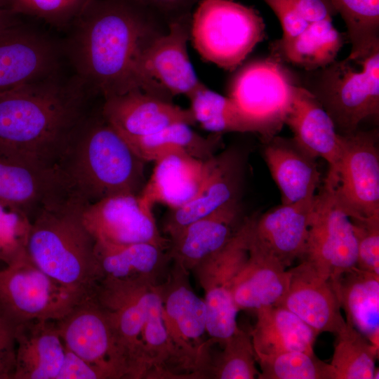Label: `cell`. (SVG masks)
I'll return each mask as SVG.
<instances>
[{
    "mask_svg": "<svg viewBox=\"0 0 379 379\" xmlns=\"http://www.w3.org/2000/svg\"><path fill=\"white\" fill-rule=\"evenodd\" d=\"M168 23L135 0H93L62 39L65 61L96 95L105 99L140 91L172 101L145 74L142 60Z\"/></svg>",
    "mask_w": 379,
    "mask_h": 379,
    "instance_id": "1",
    "label": "cell"
},
{
    "mask_svg": "<svg viewBox=\"0 0 379 379\" xmlns=\"http://www.w3.org/2000/svg\"><path fill=\"white\" fill-rule=\"evenodd\" d=\"M0 94V155L57 168L82 123L102 100L69 67Z\"/></svg>",
    "mask_w": 379,
    "mask_h": 379,
    "instance_id": "2",
    "label": "cell"
},
{
    "mask_svg": "<svg viewBox=\"0 0 379 379\" xmlns=\"http://www.w3.org/2000/svg\"><path fill=\"white\" fill-rule=\"evenodd\" d=\"M102 100L81 125L57 166L74 200L84 206L124 194H139L145 162L102 113Z\"/></svg>",
    "mask_w": 379,
    "mask_h": 379,
    "instance_id": "3",
    "label": "cell"
},
{
    "mask_svg": "<svg viewBox=\"0 0 379 379\" xmlns=\"http://www.w3.org/2000/svg\"><path fill=\"white\" fill-rule=\"evenodd\" d=\"M84 207L69 203L41 211L32 221L27 251L47 275L87 294L102 274L94 253L95 240L81 219Z\"/></svg>",
    "mask_w": 379,
    "mask_h": 379,
    "instance_id": "4",
    "label": "cell"
},
{
    "mask_svg": "<svg viewBox=\"0 0 379 379\" xmlns=\"http://www.w3.org/2000/svg\"><path fill=\"white\" fill-rule=\"evenodd\" d=\"M294 74L297 85L312 94L329 115L338 133H352L364 120L378 117L379 46L359 58L347 56Z\"/></svg>",
    "mask_w": 379,
    "mask_h": 379,
    "instance_id": "5",
    "label": "cell"
},
{
    "mask_svg": "<svg viewBox=\"0 0 379 379\" xmlns=\"http://www.w3.org/2000/svg\"><path fill=\"white\" fill-rule=\"evenodd\" d=\"M259 13L233 0H199L192 15L190 38L206 61L236 69L265 36Z\"/></svg>",
    "mask_w": 379,
    "mask_h": 379,
    "instance_id": "6",
    "label": "cell"
},
{
    "mask_svg": "<svg viewBox=\"0 0 379 379\" xmlns=\"http://www.w3.org/2000/svg\"><path fill=\"white\" fill-rule=\"evenodd\" d=\"M85 295L47 275L29 255L0 270V310L15 324L58 321Z\"/></svg>",
    "mask_w": 379,
    "mask_h": 379,
    "instance_id": "7",
    "label": "cell"
},
{
    "mask_svg": "<svg viewBox=\"0 0 379 379\" xmlns=\"http://www.w3.org/2000/svg\"><path fill=\"white\" fill-rule=\"evenodd\" d=\"M378 141L375 129L340 135L336 169L324 180L350 218L379 216Z\"/></svg>",
    "mask_w": 379,
    "mask_h": 379,
    "instance_id": "8",
    "label": "cell"
},
{
    "mask_svg": "<svg viewBox=\"0 0 379 379\" xmlns=\"http://www.w3.org/2000/svg\"><path fill=\"white\" fill-rule=\"evenodd\" d=\"M171 264L159 285L164 320L190 370L196 378H202L213 344L206 330V303L191 286L190 272L177 262Z\"/></svg>",
    "mask_w": 379,
    "mask_h": 379,
    "instance_id": "9",
    "label": "cell"
},
{
    "mask_svg": "<svg viewBox=\"0 0 379 379\" xmlns=\"http://www.w3.org/2000/svg\"><path fill=\"white\" fill-rule=\"evenodd\" d=\"M277 55L251 61L230 81L228 97L271 137L284 124L296 84L294 73Z\"/></svg>",
    "mask_w": 379,
    "mask_h": 379,
    "instance_id": "10",
    "label": "cell"
},
{
    "mask_svg": "<svg viewBox=\"0 0 379 379\" xmlns=\"http://www.w3.org/2000/svg\"><path fill=\"white\" fill-rule=\"evenodd\" d=\"M251 217H245L230 242L205 258L192 270L203 289L206 306V330L209 339L221 343L239 328V312L232 288L234 279L248 255Z\"/></svg>",
    "mask_w": 379,
    "mask_h": 379,
    "instance_id": "11",
    "label": "cell"
},
{
    "mask_svg": "<svg viewBox=\"0 0 379 379\" xmlns=\"http://www.w3.org/2000/svg\"><path fill=\"white\" fill-rule=\"evenodd\" d=\"M91 292L55 321L58 333L66 348L100 369L106 379H132L128 360Z\"/></svg>",
    "mask_w": 379,
    "mask_h": 379,
    "instance_id": "12",
    "label": "cell"
},
{
    "mask_svg": "<svg viewBox=\"0 0 379 379\" xmlns=\"http://www.w3.org/2000/svg\"><path fill=\"white\" fill-rule=\"evenodd\" d=\"M67 65L62 39L20 21L0 32V94L47 77Z\"/></svg>",
    "mask_w": 379,
    "mask_h": 379,
    "instance_id": "13",
    "label": "cell"
},
{
    "mask_svg": "<svg viewBox=\"0 0 379 379\" xmlns=\"http://www.w3.org/2000/svg\"><path fill=\"white\" fill-rule=\"evenodd\" d=\"M302 260L327 278L357 263V242L349 215L323 183L316 193Z\"/></svg>",
    "mask_w": 379,
    "mask_h": 379,
    "instance_id": "14",
    "label": "cell"
},
{
    "mask_svg": "<svg viewBox=\"0 0 379 379\" xmlns=\"http://www.w3.org/2000/svg\"><path fill=\"white\" fill-rule=\"evenodd\" d=\"M154 286L140 281L104 277L92 291L93 298L107 315L128 360L132 379L147 377L141 332Z\"/></svg>",
    "mask_w": 379,
    "mask_h": 379,
    "instance_id": "15",
    "label": "cell"
},
{
    "mask_svg": "<svg viewBox=\"0 0 379 379\" xmlns=\"http://www.w3.org/2000/svg\"><path fill=\"white\" fill-rule=\"evenodd\" d=\"M152 207L139 194H124L89 204L81 215L95 240L121 244L146 242L168 249L170 241L160 232Z\"/></svg>",
    "mask_w": 379,
    "mask_h": 379,
    "instance_id": "16",
    "label": "cell"
},
{
    "mask_svg": "<svg viewBox=\"0 0 379 379\" xmlns=\"http://www.w3.org/2000/svg\"><path fill=\"white\" fill-rule=\"evenodd\" d=\"M74 201L57 168H36L0 155V203L32 222L45 209Z\"/></svg>",
    "mask_w": 379,
    "mask_h": 379,
    "instance_id": "17",
    "label": "cell"
},
{
    "mask_svg": "<svg viewBox=\"0 0 379 379\" xmlns=\"http://www.w3.org/2000/svg\"><path fill=\"white\" fill-rule=\"evenodd\" d=\"M244 167L242 155L237 150L227 149L215 154L195 196L181 207L169 210L164 217L163 232L167 238L190 223L239 200Z\"/></svg>",
    "mask_w": 379,
    "mask_h": 379,
    "instance_id": "18",
    "label": "cell"
},
{
    "mask_svg": "<svg viewBox=\"0 0 379 379\" xmlns=\"http://www.w3.org/2000/svg\"><path fill=\"white\" fill-rule=\"evenodd\" d=\"M192 14L168 23L166 32L155 39L145 53L147 76L172 97H190L204 84L198 79L187 53Z\"/></svg>",
    "mask_w": 379,
    "mask_h": 379,
    "instance_id": "19",
    "label": "cell"
},
{
    "mask_svg": "<svg viewBox=\"0 0 379 379\" xmlns=\"http://www.w3.org/2000/svg\"><path fill=\"white\" fill-rule=\"evenodd\" d=\"M315 195L251 216L250 240L286 268L302 258L306 246Z\"/></svg>",
    "mask_w": 379,
    "mask_h": 379,
    "instance_id": "20",
    "label": "cell"
},
{
    "mask_svg": "<svg viewBox=\"0 0 379 379\" xmlns=\"http://www.w3.org/2000/svg\"><path fill=\"white\" fill-rule=\"evenodd\" d=\"M288 272V287L277 305L294 313L318 335L338 333L346 321L329 279L305 260Z\"/></svg>",
    "mask_w": 379,
    "mask_h": 379,
    "instance_id": "21",
    "label": "cell"
},
{
    "mask_svg": "<svg viewBox=\"0 0 379 379\" xmlns=\"http://www.w3.org/2000/svg\"><path fill=\"white\" fill-rule=\"evenodd\" d=\"M102 113L124 138L148 135L175 123L196 124L190 108L140 91L103 99Z\"/></svg>",
    "mask_w": 379,
    "mask_h": 379,
    "instance_id": "22",
    "label": "cell"
},
{
    "mask_svg": "<svg viewBox=\"0 0 379 379\" xmlns=\"http://www.w3.org/2000/svg\"><path fill=\"white\" fill-rule=\"evenodd\" d=\"M244 219L240 200H236L190 223L168 238L171 260L192 272L203 260L224 248Z\"/></svg>",
    "mask_w": 379,
    "mask_h": 379,
    "instance_id": "23",
    "label": "cell"
},
{
    "mask_svg": "<svg viewBox=\"0 0 379 379\" xmlns=\"http://www.w3.org/2000/svg\"><path fill=\"white\" fill-rule=\"evenodd\" d=\"M211 158L202 160L184 152H173L155 161L152 173L139 194L151 206L169 210L181 207L197 193L208 172Z\"/></svg>",
    "mask_w": 379,
    "mask_h": 379,
    "instance_id": "24",
    "label": "cell"
},
{
    "mask_svg": "<svg viewBox=\"0 0 379 379\" xmlns=\"http://www.w3.org/2000/svg\"><path fill=\"white\" fill-rule=\"evenodd\" d=\"M284 124L300 147L314 158H322L328 163L327 174L335 171L340 154V134L314 96L298 85L295 87Z\"/></svg>",
    "mask_w": 379,
    "mask_h": 379,
    "instance_id": "25",
    "label": "cell"
},
{
    "mask_svg": "<svg viewBox=\"0 0 379 379\" xmlns=\"http://www.w3.org/2000/svg\"><path fill=\"white\" fill-rule=\"evenodd\" d=\"M263 157L280 193L281 204L314 196L321 184L317 159L293 138L277 135L263 142Z\"/></svg>",
    "mask_w": 379,
    "mask_h": 379,
    "instance_id": "26",
    "label": "cell"
},
{
    "mask_svg": "<svg viewBox=\"0 0 379 379\" xmlns=\"http://www.w3.org/2000/svg\"><path fill=\"white\" fill-rule=\"evenodd\" d=\"M276 258L248 241V255L236 274L232 288L239 312H255L277 305L287 291L289 272Z\"/></svg>",
    "mask_w": 379,
    "mask_h": 379,
    "instance_id": "27",
    "label": "cell"
},
{
    "mask_svg": "<svg viewBox=\"0 0 379 379\" xmlns=\"http://www.w3.org/2000/svg\"><path fill=\"white\" fill-rule=\"evenodd\" d=\"M15 368L13 379H56L65 346L55 321H30L15 326Z\"/></svg>",
    "mask_w": 379,
    "mask_h": 379,
    "instance_id": "28",
    "label": "cell"
},
{
    "mask_svg": "<svg viewBox=\"0 0 379 379\" xmlns=\"http://www.w3.org/2000/svg\"><path fill=\"white\" fill-rule=\"evenodd\" d=\"M168 249L146 242L114 244L95 240L94 253L102 277L159 285L170 268Z\"/></svg>",
    "mask_w": 379,
    "mask_h": 379,
    "instance_id": "29",
    "label": "cell"
},
{
    "mask_svg": "<svg viewBox=\"0 0 379 379\" xmlns=\"http://www.w3.org/2000/svg\"><path fill=\"white\" fill-rule=\"evenodd\" d=\"M345 321L379 349V275L357 267L329 279Z\"/></svg>",
    "mask_w": 379,
    "mask_h": 379,
    "instance_id": "30",
    "label": "cell"
},
{
    "mask_svg": "<svg viewBox=\"0 0 379 379\" xmlns=\"http://www.w3.org/2000/svg\"><path fill=\"white\" fill-rule=\"evenodd\" d=\"M251 338L256 359L289 351L314 354L318 333L288 309L274 305L255 311Z\"/></svg>",
    "mask_w": 379,
    "mask_h": 379,
    "instance_id": "31",
    "label": "cell"
},
{
    "mask_svg": "<svg viewBox=\"0 0 379 379\" xmlns=\"http://www.w3.org/2000/svg\"><path fill=\"white\" fill-rule=\"evenodd\" d=\"M141 343L146 378H195L168 332L162 314L159 285L154 286L150 293Z\"/></svg>",
    "mask_w": 379,
    "mask_h": 379,
    "instance_id": "32",
    "label": "cell"
},
{
    "mask_svg": "<svg viewBox=\"0 0 379 379\" xmlns=\"http://www.w3.org/2000/svg\"><path fill=\"white\" fill-rule=\"evenodd\" d=\"M346 39V34L334 27L332 18H327L312 23L293 38L276 40L270 53L286 64L312 71L333 62Z\"/></svg>",
    "mask_w": 379,
    "mask_h": 379,
    "instance_id": "33",
    "label": "cell"
},
{
    "mask_svg": "<svg viewBox=\"0 0 379 379\" xmlns=\"http://www.w3.org/2000/svg\"><path fill=\"white\" fill-rule=\"evenodd\" d=\"M185 123H175L152 134L124 138L133 152L145 162H154L173 152H184L207 160L216 154L221 145V134L204 137Z\"/></svg>",
    "mask_w": 379,
    "mask_h": 379,
    "instance_id": "34",
    "label": "cell"
},
{
    "mask_svg": "<svg viewBox=\"0 0 379 379\" xmlns=\"http://www.w3.org/2000/svg\"><path fill=\"white\" fill-rule=\"evenodd\" d=\"M190 109L197 123L213 133H253L262 142L272 137L258 122L244 113L228 96H223L203 84L190 97Z\"/></svg>",
    "mask_w": 379,
    "mask_h": 379,
    "instance_id": "35",
    "label": "cell"
},
{
    "mask_svg": "<svg viewBox=\"0 0 379 379\" xmlns=\"http://www.w3.org/2000/svg\"><path fill=\"white\" fill-rule=\"evenodd\" d=\"M335 335L330 364L336 379H373L379 349L347 322Z\"/></svg>",
    "mask_w": 379,
    "mask_h": 379,
    "instance_id": "36",
    "label": "cell"
},
{
    "mask_svg": "<svg viewBox=\"0 0 379 379\" xmlns=\"http://www.w3.org/2000/svg\"><path fill=\"white\" fill-rule=\"evenodd\" d=\"M330 1L345 23L349 58L363 57L379 46V0Z\"/></svg>",
    "mask_w": 379,
    "mask_h": 379,
    "instance_id": "37",
    "label": "cell"
},
{
    "mask_svg": "<svg viewBox=\"0 0 379 379\" xmlns=\"http://www.w3.org/2000/svg\"><path fill=\"white\" fill-rule=\"evenodd\" d=\"M220 344L222 350L214 357L209 354L203 378H258L260 371L256 367L257 360L250 334L239 328Z\"/></svg>",
    "mask_w": 379,
    "mask_h": 379,
    "instance_id": "38",
    "label": "cell"
},
{
    "mask_svg": "<svg viewBox=\"0 0 379 379\" xmlns=\"http://www.w3.org/2000/svg\"><path fill=\"white\" fill-rule=\"evenodd\" d=\"M259 379H336L331 364L314 354L289 351L256 359Z\"/></svg>",
    "mask_w": 379,
    "mask_h": 379,
    "instance_id": "39",
    "label": "cell"
},
{
    "mask_svg": "<svg viewBox=\"0 0 379 379\" xmlns=\"http://www.w3.org/2000/svg\"><path fill=\"white\" fill-rule=\"evenodd\" d=\"M93 0H0V7L17 15L41 20L66 32Z\"/></svg>",
    "mask_w": 379,
    "mask_h": 379,
    "instance_id": "40",
    "label": "cell"
},
{
    "mask_svg": "<svg viewBox=\"0 0 379 379\" xmlns=\"http://www.w3.org/2000/svg\"><path fill=\"white\" fill-rule=\"evenodd\" d=\"M278 18L281 39L293 38L312 23L338 14L330 0H263Z\"/></svg>",
    "mask_w": 379,
    "mask_h": 379,
    "instance_id": "41",
    "label": "cell"
},
{
    "mask_svg": "<svg viewBox=\"0 0 379 379\" xmlns=\"http://www.w3.org/2000/svg\"><path fill=\"white\" fill-rule=\"evenodd\" d=\"M31 224L26 215L0 203V261L6 266L28 255Z\"/></svg>",
    "mask_w": 379,
    "mask_h": 379,
    "instance_id": "42",
    "label": "cell"
},
{
    "mask_svg": "<svg viewBox=\"0 0 379 379\" xmlns=\"http://www.w3.org/2000/svg\"><path fill=\"white\" fill-rule=\"evenodd\" d=\"M350 219L357 242L356 267L379 275V216Z\"/></svg>",
    "mask_w": 379,
    "mask_h": 379,
    "instance_id": "43",
    "label": "cell"
},
{
    "mask_svg": "<svg viewBox=\"0 0 379 379\" xmlns=\"http://www.w3.org/2000/svg\"><path fill=\"white\" fill-rule=\"evenodd\" d=\"M15 326L6 316L0 319V379H13L15 368Z\"/></svg>",
    "mask_w": 379,
    "mask_h": 379,
    "instance_id": "44",
    "label": "cell"
},
{
    "mask_svg": "<svg viewBox=\"0 0 379 379\" xmlns=\"http://www.w3.org/2000/svg\"><path fill=\"white\" fill-rule=\"evenodd\" d=\"M56 379L106 378L100 369L66 348L64 361Z\"/></svg>",
    "mask_w": 379,
    "mask_h": 379,
    "instance_id": "45",
    "label": "cell"
},
{
    "mask_svg": "<svg viewBox=\"0 0 379 379\" xmlns=\"http://www.w3.org/2000/svg\"><path fill=\"white\" fill-rule=\"evenodd\" d=\"M159 15L166 22L191 14L199 0H135Z\"/></svg>",
    "mask_w": 379,
    "mask_h": 379,
    "instance_id": "46",
    "label": "cell"
},
{
    "mask_svg": "<svg viewBox=\"0 0 379 379\" xmlns=\"http://www.w3.org/2000/svg\"><path fill=\"white\" fill-rule=\"evenodd\" d=\"M20 21L19 15L0 7V32Z\"/></svg>",
    "mask_w": 379,
    "mask_h": 379,
    "instance_id": "47",
    "label": "cell"
},
{
    "mask_svg": "<svg viewBox=\"0 0 379 379\" xmlns=\"http://www.w3.org/2000/svg\"><path fill=\"white\" fill-rule=\"evenodd\" d=\"M5 317V315L4 314V313L0 310V319Z\"/></svg>",
    "mask_w": 379,
    "mask_h": 379,
    "instance_id": "48",
    "label": "cell"
}]
</instances>
